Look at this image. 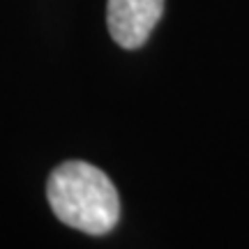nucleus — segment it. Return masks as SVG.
Masks as SVG:
<instances>
[{
    "mask_svg": "<svg viewBox=\"0 0 249 249\" xmlns=\"http://www.w3.org/2000/svg\"><path fill=\"white\" fill-rule=\"evenodd\" d=\"M46 198L62 224L88 235H104L120 219V196L107 173L88 161L60 164L46 180Z\"/></svg>",
    "mask_w": 249,
    "mask_h": 249,
    "instance_id": "1",
    "label": "nucleus"
},
{
    "mask_svg": "<svg viewBox=\"0 0 249 249\" xmlns=\"http://www.w3.org/2000/svg\"><path fill=\"white\" fill-rule=\"evenodd\" d=\"M161 12L164 0H108V33L118 46L139 49L148 42Z\"/></svg>",
    "mask_w": 249,
    "mask_h": 249,
    "instance_id": "2",
    "label": "nucleus"
}]
</instances>
